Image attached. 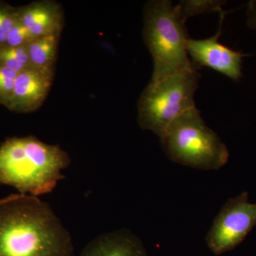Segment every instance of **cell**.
I'll return each instance as SVG.
<instances>
[{"instance_id":"1","label":"cell","mask_w":256,"mask_h":256,"mask_svg":"<svg viewBox=\"0 0 256 256\" xmlns=\"http://www.w3.org/2000/svg\"><path fill=\"white\" fill-rule=\"evenodd\" d=\"M72 236L47 202L15 194L0 200V256H75Z\"/></svg>"},{"instance_id":"2","label":"cell","mask_w":256,"mask_h":256,"mask_svg":"<svg viewBox=\"0 0 256 256\" xmlns=\"http://www.w3.org/2000/svg\"><path fill=\"white\" fill-rule=\"evenodd\" d=\"M70 164L67 152L34 136L10 138L0 144V184L22 194L50 193L66 178L62 171Z\"/></svg>"},{"instance_id":"3","label":"cell","mask_w":256,"mask_h":256,"mask_svg":"<svg viewBox=\"0 0 256 256\" xmlns=\"http://www.w3.org/2000/svg\"><path fill=\"white\" fill-rule=\"evenodd\" d=\"M143 14V38L153 60L150 82L192 66L186 50L190 37L178 5L170 0H151Z\"/></svg>"},{"instance_id":"4","label":"cell","mask_w":256,"mask_h":256,"mask_svg":"<svg viewBox=\"0 0 256 256\" xmlns=\"http://www.w3.org/2000/svg\"><path fill=\"white\" fill-rule=\"evenodd\" d=\"M160 139L166 156L184 166L217 170L228 161V148L206 126L196 107L173 121Z\"/></svg>"},{"instance_id":"5","label":"cell","mask_w":256,"mask_h":256,"mask_svg":"<svg viewBox=\"0 0 256 256\" xmlns=\"http://www.w3.org/2000/svg\"><path fill=\"white\" fill-rule=\"evenodd\" d=\"M200 74L194 66L159 82H150L138 101V120L143 130L160 136L173 121L195 106Z\"/></svg>"},{"instance_id":"6","label":"cell","mask_w":256,"mask_h":256,"mask_svg":"<svg viewBox=\"0 0 256 256\" xmlns=\"http://www.w3.org/2000/svg\"><path fill=\"white\" fill-rule=\"evenodd\" d=\"M256 226V203L248 201L245 192L222 207L206 234L207 246L216 256L230 252L244 242Z\"/></svg>"},{"instance_id":"7","label":"cell","mask_w":256,"mask_h":256,"mask_svg":"<svg viewBox=\"0 0 256 256\" xmlns=\"http://www.w3.org/2000/svg\"><path fill=\"white\" fill-rule=\"evenodd\" d=\"M225 13L220 14V24L214 36L204 40L188 38L186 50L196 67H208L238 82L242 78V60L246 55L224 46L218 42Z\"/></svg>"},{"instance_id":"8","label":"cell","mask_w":256,"mask_h":256,"mask_svg":"<svg viewBox=\"0 0 256 256\" xmlns=\"http://www.w3.org/2000/svg\"><path fill=\"white\" fill-rule=\"evenodd\" d=\"M54 72L31 67L18 73L6 108L18 114L38 110L50 94Z\"/></svg>"},{"instance_id":"9","label":"cell","mask_w":256,"mask_h":256,"mask_svg":"<svg viewBox=\"0 0 256 256\" xmlns=\"http://www.w3.org/2000/svg\"><path fill=\"white\" fill-rule=\"evenodd\" d=\"M18 21L28 28L34 38L60 36L64 14L62 5L53 0L34 2L16 8Z\"/></svg>"},{"instance_id":"10","label":"cell","mask_w":256,"mask_h":256,"mask_svg":"<svg viewBox=\"0 0 256 256\" xmlns=\"http://www.w3.org/2000/svg\"><path fill=\"white\" fill-rule=\"evenodd\" d=\"M78 256H149L144 244L126 228L102 234L92 239Z\"/></svg>"},{"instance_id":"11","label":"cell","mask_w":256,"mask_h":256,"mask_svg":"<svg viewBox=\"0 0 256 256\" xmlns=\"http://www.w3.org/2000/svg\"><path fill=\"white\" fill-rule=\"evenodd\" d=\"M60 36L35 38L26 46L32 67L55 70Z\"/></svg>"},{"instance_id":"12","label":"cell","mask_w":256,"mask_h":256,"mask_svg":"<svg viewBox=\"0 0 256 256\" xmlns=\"http://www.w3.org/2000/svg\"><path fill=\"white\" fill-rule=\"evenodd\" d=\"M225 1L220 0H183L180 1L178 6L180 14L184 20L196 15L210 14L213 12H223V5Z\"/></svg>"},{"instance_id":"13","label":"cell","mask_w":256,"mask_h":256,"mask_svg":"<svg viewBox=\"0 0 256 256\" xmlns=\"http://www.w3.org/2000/svg\"><path fill=\"white\" fill-rule=\"evenodd\" d=\"M0 65L20 73L31 68L26 46H0Z\"/></svg>"},{"instance_id":"14","label":"cell","mask_w":256,"mask_h":256,"mask_svg":"<svg viewBox=\"0 0 256 256\" xmlns=\"http://www.w3.org/2000/svg\"><path fill=\"white\" fill-rule=\"evenodd\" d=\"M18 20L16 8L0 1V46H4L8 34Z\"/></svg>"},{"instance_id":"15","label":"cell","mask_w":256,"mask_h":256,"mask_svg":"<svg viewBox=\"0 0 256 256\" xmlns=\"http://www.w3.org/2000/svg\"><path fill=\"white\" fill-rule=\"evenodd\" d=\"M18 75L12 69L0 65V105L8 107Z\"/></svg>"},{"instance_id":"16","label":"cell","mask_w":256,"mask_h":256,"mask_svg":"<svg viewBox=\"0 0 256 256\" xmlns=\"http://www.w3.org/2000/svg\"><path fill=\"white\" fill-rule=\"evenodd\" d=\"M28 28L18 20L10 30L4 46L10 47L26 46L34 40Z\"/></svg>"},{"instance_id":"17","label":"cell","mask_w":256,"mask_h":256,"mask_svg":"<svg viewBox=\"0 0 256 256\" xmlns=\"http://www.w3.org/2000/svg\"><path fill=\"white\" fill-rule=\"evenodd\" d=\"M247 25L250 30H256V0H252L248 4Z\"/></svg>"}]
</instances>
